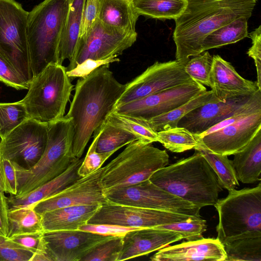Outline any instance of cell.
<instances>
[{"label":"cell","instance_id":"cell-31","mask_svg":"<svg viewBox=\"0 0 261 261\" xmlns=\"http://www.w3.org/2000/svg\"><path fill=\"white\" fill-rule=\"evenodd\" d=\"M140 16L165 19H176L187 6V0H130Z\"/></svg>","mask_w":261,"mask_h":261},{"label":"cell","instance_id":"cell-14","mask_svg":"<svg viewBox=\"0 0 261 261\" xmlns=\"http://www.w3.org/2000/svg\"><path fill=\"white\" fill-rule=\"evenodd\" d=\"M136 31H122L106 26L98 19L85 40L79 42L74 57L66 67L69 71L84 60L118 56L136 41Z\"/></svg>","mask_w":261,"mask_h":261},{"label":"cell","instance_id":"cell-38","mask_svg":"<svg viewBox=\"0 0 261 261\" xmlns=\"http://www.w3.org/2000/svg\"><path fill=\"white\" fill-rule=\"evenodd\" d=\"M192 57L185 64V72L195 82L211 87L213 56L205 51Z\"/></svg>","mask_w":261,"mask_h":261},{"label":"cell","instance_id":"cell-18","mask_svg":"<svg viewBox=\"0 0 261 261\" xmlns=\"http://www.w3.org/2000/svg\"><path fill=\"white\" fill-rule=\"evenodd\" d=\"M113 237L79 229L43 232L54 261H81L95 247Z\"/></svg>","mask_w":261,"mask_h":261},{"label":"cell","instance_id":"cell-4","mask_svg":"<svg viewBox=\"0 0 261 261\" xmlns=\"http://www.w3.org/2000/svg\"><path fill=\"white\" fill-rule=\"evenodd\" d=\"M68 10L69 0H44L29 12L27 36L33 77L49 64L58 63Z\"/></svg>","mask_w":261,"mask_h":261},{"label":"cell","instance_id":"cell-45","mask_svg":"<svg viewBox=\"0 0 261 261\" xmlns=\"http://www.w3.org/2000/svg\"><path fill=\"white\" fill-rule=\"evenodd\" d=\"M119 61L120 59L117 56H113L104 60L88 59L77 64L73 69L66 71V73L70 79L83 78L100 66Z\"/></svg>","mask_w":261,"mask_h":261},{"label":"cell","instance_id":"cell-20","mask_svg":"<svg viewBox=\"0 0 261 261\" xmlns=\"http://www.w3.org/2000/svg\"><path fill=\"white\" fill-rule=\"evenodd\" d=\"M122 239L123 246L118 261L149 254L180 241L183 238L176 231L154 227L141 228L128 232Z\"/></svg>","mask_w":261,"mask_h":261},{"label":"cell","instance_id":"cell-27","mask_svg":"<svg viewBox=\"0 0 261 261\" xmlns=\"http://www.w3.org/2000/svg\"><path fill=\"white\" fill-rule=\"evenodd\" d=\"M225 261H261V231H250L228 237L221 242Z\"/></svg>","mask_w":261,"mask_h":261},{"label":"cell","instance_id":"cell-24","mask_svg":"<svg viewBox=\"0 0 261 261\" xmlns=\"http://www.w3.org/2000/svg\"><path fill=\"white\" fill-rule=\"evenodd\" d=\"M88 204L66 206L42 215L44 231L77 230L88 223L99 206Z\"/></svg>","mask_w":261,"mask_h":261},{"label":"cell","instance_id":"cell-5","mask_svg":"<svg viewBox=\"0 0 261 261\" xmlns=\"http://www.w3.org/2000/svg\"><path fill=\"white\" fill-rule=\"evenodd\" d=\"M45 149L39 161L30 169L14 163L17 194H26L63 173L76 159L72 152L74 135L72 119L64 116L48 123Z\"/></svg>","mask_w":261,"mask_h":261},{"label":"cell","instance_id":"cell-30","mask_svg":"<svg viewBox=\"0 0 261 261\" xmlns=\"http://www.w3.org/2000/svg\"><path fill=\"white\" fill-rule=\"evenodd\" d=\"M248 19L242 17L208 34L203 39L201 52L236 43L248 37Z\"/></svg>","mask_w":261,"mask_h":261},{"label":"cell","instance_id":"cell-37","mask_svg":"<svg viewBox=\"0 0 261 261\" xmlns=\"http://www.w3.org/2000/svg\"><path fill=\"white\" fill-rule=\"evenodd\" d=\"M28 119L25 108L21 100L0 103V136L3 138Z\"/></svg>","mask_w":261,"mask_h":261},{"label":"cell","instance_id":"cell-46","mask_svg":"<svg viewBox=\"0 0 261 261\" xmlns=\"http://www.w3.org/2000/svg\"><path fill=\"white\" fill-rule=\"evenodd\" d=\"M43 232L20 234L8 238L12 242L35 253L37 251L42 250L47 248L46 243L43 238Z\"/></svg>","mask_w":261,"mask_h":261},{"label":"cell","instance_id":"cell-8","mask_svg":"<svg viewBox=\"0 0 261 261\" xmlns=\"http://www.w3.org/2000/svg\"><path fill=\"white\" fill-rule=\"evenodd\" d=\"M214 205L219 216L216 227L221 242L247 231H261V184L252 188L228 191Z\"/></svg>","mask_w":261,"mask_h":261},{"label":"cell","instance_id":"cell-40","mask_svg":"<svg viewBox=\"0 0 261 261\" xmlns=\"http://www.w3.org/2000/svg\"><path fill=\"white\" fill-rule=\"evenodd\" d=\"M122 246V237H114L95 247L81 261H118Z\"/></svg>","mask_w":261,"mask_h":261},{"label":"cell","instance_id":"cell-10","mask_svg":"<svg viewBox=\"0 0 261 261\" xmlns=\"http://www.w3.org/2000/svg\"><path fill=\"white\" fill-rule=\"evenodd\" d=\"M104 192L107 200L115 203L200 216L201 208L162 189L149 179Z\"/></svg>","mask_w":261,"mask_h":261},{"label":"cell","instance_id":"cell-48","mask_svg":"<svg viewBox=\"0 0 261 261\" xmlns=\"http://www.w3.org/2000/svg\"><path fill=\"white\" fill-rule=\"evenodd\" d=\"M252 40V45L247 52L254 61L257 73L256 83L261 89V25L248 34Z\"/></svg>","mask_w":261,"mask_h":261},{"label":"cell","instance_id":"cell-11","mask_svg":"<svg viewBox=\"0 0 261 261\" xmlns=\"http://www.w3.org/2000/svg\"><path fill=\"white\" fill-rule=\"evenodd\" d=\"M48 123L28 119L2 139L1 160H8L28 169L39 161L45 149Z\"/></svg>","mask_w":261,"mask_h":261},{"label":"cell","instance_id":"cell-22","mask_svg":"<svg viewBox=\"0 0 261 261\" xmlns=\"http://www.w3.org/2000/svg\"><path fill=\"white\" fill-rule=\"evenodd\" d=\"M226 253L218 239L203 238L164 247L154 254L152 261H225Z\"/></svg>","mask_w":261,"mask_h":261},{"label":"cell","instance_id":"cell-43","mask_svg":"<svg viewBox=\"0 0 261 261\" xmlns=\"http://www.w3.org/2000/svg\"><path fill=\"white\" fill-rule=\"evenodd\" d=\"M34 253L0 235V261H30Z\"/></svg>","mask_w":261,"mask_h":261},{"label":"cell","instance_id":"cell-17","mask_svg":"<svg viewBox=\"0 0 261 261\" xmlns=\"http://www.w3.org/2000/svg\"><path fill=\"white\" fill-rule=\"evenodd\" d=\"M103 167L79 179L60 193L32 205L40 215L66 206L102 204L107 200L101 177Z\"/></svg>","mask_w":261,"mask_h":261},{"label":"cell","instance_id":"cell-34","mask_svg":"<svg viewBox=\"0 0 261 261\" xmlns=\"http://www.w3.org/2000/svg\"><path fill=\"white\" fill-rule=\"evenodd\" d=\"M194 149L199 151L205 159L216 173L222 188L229 191L239 185L232 160L227 155L214 153L199 147Z\"/></svg>","mask_w":261,"mask_h":261},{"label":"cell","instance_id":"cell-52","mask_svg":"<svg viewBox=\"0 0 261 261\" xmlns=\"http://www.w3.org/2000/svg\"></svg>","mask_w":261,"mask_h":261},{"label":"cell","instance_id":"cell-50","mask_svg":"<svg viewBox=\"0 0 261 261\" xmlns=\"http://www.w3.org/2000/svg\"><path fill=\"white\" fill-rule=\"evenodd\" d=\"M8 197L4 192H0V235L7 237L9 232Z\"/></svg>","mask_w":261,"mask_h":261},{"label":"cell","instance_id":"cell-28","mask_svg":"<svg viewBox=\"0 0 261 261\" xmlns=\"http://www.w3.org/2000/svg\"><path fill=\"white\" fill-rule=\"evenodd\" d=\"M85 0H69V10L58 52V63L72 60L79 39L82 13Z\"/></svg>","mask_w":261,"mask_h":261},{"label":"cell","instance_id":"cell-21","mask_svg":"<svg viewBox=\"0 0 261 261\" xmlns=\"http://www.w3.org/2000/svg\"><path fill=\"white\" fill-rule=\"evenodd\" d=\"M253 95L227 101L218 100L208 102L186 114L179 120L177 126L195 135L201 134L242 108Z\"/></svg>","mask_w":261,"mask_h":261},{"label":"cell","instance_id":"cell-7","mask_svg":"<svg viewBox=\"0 0 261 261\" xmlns=\"http://www.w3.org/2000/svg\"><path fill=\"white\" fill-rule=\"evenodd\" d=\"M151 144L141 140L134 141L103 167L101 182L104 192L148 179L156 171L168 165L166 151Z\"/></svg>","mask_w":261,"mask_h":261},{"label":"cell","instance_id":"cell-51","mask_svg":"<svg viewBox=\"0 0 261 261\" xmlns=\"http://www.w3.org/2000/svg\"><path fill=\"white\" fill-rule=\"evenodd\" d=\"M2 139V137L0 136V143L1 142ZM4 192V182L3 178L1 158L0 156V192Z\"/></svg>","mask_w":261,"mask_h":261},{"label":"cell","instance_id":"cell-47","mask_svg":"<svg viewBox=\"0 0 261 261\" xmlns=\"http://www.w3.org/2000/svg\"><path fill=\"white\" fill-rule=\"evenodd\" d=\"M141 228L125 227L113 224H86L82 225L79 230L88 231L99 234L123 237L128 232Z\"/></svg>","mask_w":261,"mask_h":261},{"label":"cell","instance_id":"cell-1","mask_svg":"<svg viewBox=\"0 0 261 261\" xmlns=\"http://www.w3.org/2000/svg\"><path fill=\"white\" fill-rule=\"evenodd\" d=\"M126 84L119 83L109 69L100 66L77 81L68 113L74 135L72 152L81 158L92 134L107 120L123 93Z\"/></svg>","mask_w":261,"mask_h":261},{"label":"cell","instance_id":"cell-3","mask_svg":"<svg viewBox=\"0 0 261 261\" xmlns=\"http://www.w3.org/2000/svg\"><path fill=\"white\" fill-rule=\"evenodd\" d=\"M149 179L162 189L200 208L214 206L222 191L216 173L198 150L188 158L156 171Z\"/></svg>","mask_w":261,"mask_h":261},{"label":"cell","instance_id":"cell-25","mask_svg":"<svg viewBox=\"0 0 261 261\" xmlns=\"http://www.w3.org/2000/svg\"><path fill=\"white\" fill-rule=\"evenodd\" d=\"M139 16L130 0H99L97 19L107 27L135 31Z\"/></svg>","mask_w":261,"mask_h":261},{"label":"cell","instance_id":"cell-26","mask_svg":"<svg viewBox=\"0 0 261 261\" xmlns=\"http://www.w3.org/2000/svg\"><path fill=\"white\" fill-rule=\"evenodd\" d=\"M232 162L238 180L252 184L260 180L261 129L242 150L234 153Z\"/></svg>","mask_w":261,"mask_h":261},{"label":"cell","instance_id":"cell-29","mask_svg":"<svg viewBox=\"0 0 261 261\" xmlns=\"http://www.w3.org/2000/svg\"><path fill=\"white\" fill-rule=\"evenodd\" d=\"M219 100L211 90H206L186 103L165 114L146 120L156 132L176 127L179 120L193 110L208 102Z\"/></svg>","mask_w":261,"mask_h":261},{"label":"cell","instance_id":"cell-32","mask_svg":"<svg viewBox=\"0 0 261 261\" xmlns=\"http://www.w3.org/2000/svg\"><path fill=\"white\" fill-rule=\"evenodd\" d=\"M9 232L7 238L20 234L43 232L42 215L32 205L10 208L8 212Z\"/></svg>","mask_w":261,"mask_h":261},{"label":"cell","instance_id":"cell-12","mask_svg":"<svg viewBox=\"0 0 261 261\" xmlns=\"http://www.w3.org/2000/svg\"><path fill=\"white\" fill-rule=\"evenodd\" d=\"M185 64L175 60L156 61L132 81L126 84L116 106L193 81L185 72Z\"/></svg>","mask_w":261,"mask_h":261},{"label":"cell","instance_id":"cell-49","mask_svg":"<svg viewBox=\"0 0 261 261\" xmlns=\"http://www.w3.org/2000/svg\"><path fill=\"white\" fill-rule=\"evenodd\" d=\"M4 192L10 195L17 194V182L16 170L13 162L8 160H1Z\"/></svg>","mask_w":261,"mask_h":261},{"label":"cell","instance_id":"cell-2","mask_svg":"<svg viewBox=\"0 0 261 261\" xmlns=\"http://www.w3.org/2000/svg\"><path fill=\"white\" fill-rule=\"evenodd\" d=\"M257 0H187L182 14L175 19L173 38L175 60L185 64L201 53V46L210 33L234 20L251 17Z\"/></svg>","mask_w":261,"mask_h":261},{"label":"cell","instance_id":"cell-6","mask_svg":"<svg viewBox=\"0 0 261 261\" xmlns=\"http://www.w3.org/2000/svg\"><path fill=\"white\" fill-rule=\"evenodd\" d=\"M73 87L66 67L57 63L47 65L31 80L21 100L29 118L49 123L63 118Z\"/></svg>","mask_w":261,"mask_h":261},{"label":"cell","instance_id":"cell-13","mask_svg":"<svg viewBox=\"0 0 261 261\" xmlns=\"http://www.w3.org/2000/svg\"><path fill=\"white\" fill-rule=\"evenodd\" d=\"M193 216H195L120 204L107 200L99 205L87 223L154 227L184 221Z\"/></svg>","mask_w":261,"mask_h":261},{"label":"cell","instance_id":"cell-44","mask_svg":"<svg viewBox=\"0 0 261 261\" xmlns=\"http://www.w3.org/2000/svg\"><path fill=\"white\" fill-rule=\"evenodd\" d=\"M98 9L99 0H85L78 42L85 40L90 34L97 20Z\"/></svg>","mask_w":261,"mask_h":261},{"label":"cell","instance_id":"cell-16","mask_svg":"<svg viewBox=\"0 0 261 261\" xmlns=\"http://www.w3.org/2000/svg\"><path fill=\"white\" fill-rule=\"evenodd\" d=\"M260 129L261 109L211 133L202 136L196 135L198 144L195 148L221 155H233L246 146Z\"/></svg>","mask_w":261,"mask_h":261},{"label":"cell","instance_id":"cell-33","mask_svg":"<svg viewBox=\"0 0 261 261\" xmlns=\"http://www.w3.org/2000/svg\"><path fill=\"white\" fill-rule=\"evenodd\" d=\"M106 121L132 134L138 140L150 143L159 141L158 132L150 126L145 119L112 112L108 115Z\"/></svg>","mask_w":261,"mask_h":261},{"label":"cell","instance_id":"cell-19","mask_svg":"<svg viewBox=\"0 0 261 261\" xmlns=\"http://www.w3.org/2000/svg\"><path fill=\"white\" fill-rule=\"evenodd\" d=\"M210 79L213 94L222 101L250 97L261 90L256 82L243 78L230 63L218 55L213 56Z\"/></svg>","mask_w":261,"mask_h":261},{"label":"cell","instance_id":"cell-41","mask_svg":"<svg viewBox=\"0 0 261 261\" xmlns=\"http://www.w3.org/2000/svg\"><path fill=\"white\" fill-rule=\"evenodd\" d=\"M99 129H97L93 133V140L91 144L86 156L78 169L81 177L87 176L100 168L103 164L116 151L98 152L96 151L97 141Z\"/></svg>","mask_w":261,"mask_h":261},{"label":"cell","instance_id":"cell-39","mask_svg":"<svg viewBox=\"0 0 261 261\" xmlns=\"http://www.w3.org/2000/svg\"><path fill=\"white\" fill-rule=\"evenodd\" d=\"M156 227L170 230L180 233L188 241L200 239L203 232L207 229L206 222L200 216H193L187 220Z\"/></svg>","mask_w":261,"mask_h":261},{"label":"cell","instance_id":"cell-15","mask_svg":"<svg viewBox=\"0 0 261 261\" xmlns=\"http://www.w3.org/2000/svg\"><path fill=\"white\" fill-rule=\"evenodd\" d=\"M206 90L195 81L182 84L115 107L112 112L147 120L169 112Z\"/></svg>","mask_w":261,"mask_h":261},{"label":"cell","instance_id":"cell-42","mask_svg":"<svg viewBox=\"0 0 261 261\" xmlns=\"http://www.w3.org/2000/svg\"><path fill=\"white\" fill-rule=\"evenodd\" d=\"M0 81L17 90L28 89L29 83L13 63L0 51Z\"/></svg>","mask_w":261,"mask_h":261},{"label":"cell","instance_id":"cell-23","mask_svg":"<svg viewBox=\"0 0 261 261\" xmlns=\"http://www.w3.org/2000/svg\"><path fill=\"white\" fill-rule=\"evenodd\" d=\"M83 158H76L61 174L30 192L21 195H10V208L27 207L49 198L64 190L81 178L78 169Z\"/></svg>","mask_w":261,"mask_h":261},{"label":"cell","instance_id":"cell-9","mask_svg":"<svg viewBox=\"0 0 261 261\" xmlns=\"http://www.w3.org/2000/svg\"><path fill=\"white\" fill-rule=\"evenodd\" d=\"M28 14L15 0H0V51L29 83L33 76L27 36Z\"/></svg>","mask_w":261,"mask_h":261},{"label":"cell","instance_id":"cell-36","mask_svg":"<svg viewBox=\"0 0 261 261\" xmlns=\"http://www.w3.org/2000/svg\"><path fill=\"white\" fill-rule=\"evenodd\" d=\"M159 142L169 150L176 153L194 149L198 145L196 135L184 127L177 126L158 132Z\"/></svg>","mask_w":261,"mask_h":261},{"label":"cell","instance_id":"cell-35","mask_svg":"<svg viewBox=\"0 0 261 261\" xmlns=\"http://www.w3.org/2000/svg\"><path fill=\"white\" fill-rule=\"evenodd\" d=\"M99 132L96 151L106 152L117 151L123 146L138 140L132 134L114 126L106 121L98 128Z\"/></svg>","mask_w":261,"mask_h":261}]
</instances>
